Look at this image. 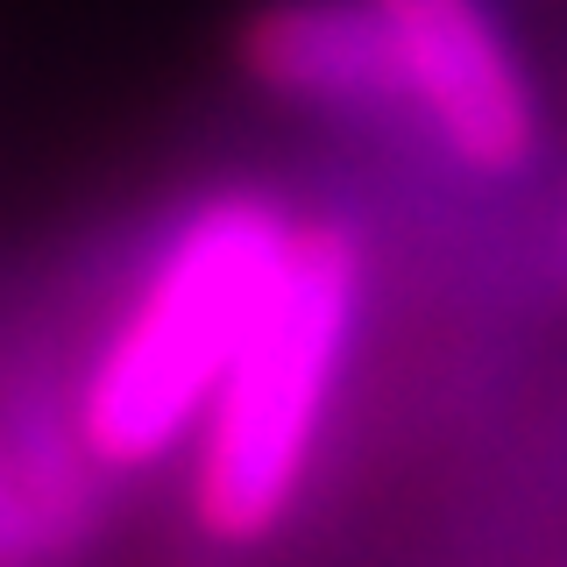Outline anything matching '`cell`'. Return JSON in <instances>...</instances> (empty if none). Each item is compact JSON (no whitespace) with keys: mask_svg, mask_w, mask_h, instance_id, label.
Returning a JSON list of instances; mask_svg holds the SVG:
<instances>
[{"mask_svg":"<svg viewBox=\"0 0 567 567\" xmlns=\"http://www.w3.org/2000/svg\"><path fill=\"white\" fill-rule=\"evenodd\" d=\"M235 64L277 106L333 121L412 114V79L377 0H262L235 35Z\"/></svg>","mask_w":567,"mask_h":567,"instance_id":"277c9868","label":"cell"},{"mask_svg":"<svg viewBox=\"0 0 567 567\" xmlns=\"http://www.w3.org/2000/svg\"><path fill=\"white\" fill-rule=\"evenodd\" d=\"M298 213L256 185L192 199L71 390V454L100 475H150L206 425L235 354L270 312Z\"/></svg>","mask_w":567,"mask_h":567,"instance_id":"6da1fadb","label":"cell"},{"mask_svg":"<svg viewBox=\"0 0 567 567\" xmlns=\"http://www.w3.org/2000/svg\"><path fill=\"white\" fill-rule=\"evenodd\" d=\"M398 35L412 114L475 177H518L539 156V93L489 0H377Z\"/></svg>","mask_w":567,"mask_h":567,"instance_id":"3957f363","label":"cell"},{"mask_svg":"<svg viewBox=\"0 0 567 567\" xmlns=\"http://www.w3.org/2000/svg\"><path fill=\"white\" fill-rule=\"evenodd\" d=\"M369 298V256L341 220H298L270 312L235 354L206 425L192 433L185 504L213 546H262L291 525L333 419Z\"/></svg>","mask_w":567,"mask_h":567,"instance_id":"7a4b0ae2","label":"cell"}]
</instances>
